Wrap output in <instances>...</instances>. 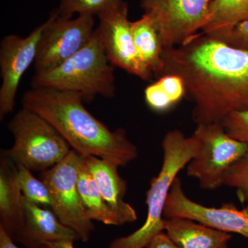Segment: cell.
I'll use <instances>...</instances> for the list:
<instances>
[{
  "label": "cell",
  "instance_id": "cell-25",
  "mask_svg": "<svg viewBox=\"0 0 248 248\" xmlns=\"http://www.w3.org/2000/svg\"><path fill=\"white\" fill-rule=\"evenodd\" d=\"M217 40L234 48L248 50V19L239 23L230 32Z\"/></svg>",
  "mask_w": 248,
  "mask_h": 248
},
{
  "label": "cell",
  "instance_id": "cell-13",
  "mask_svg": "<svg viewBox=\"0 0 248 248\" xmlns=\"http://www.w3.org/2000/svg\"><path fill=\"white\" fill-rule=\"evenodd\" d=\"M22 205L24 223L14 241L26 248H48V243L79 240L78 235L64 226L53 211L32 203L24 196Z\"/></svg>",
  "mask_w": 248,
  "mask_h": 248
},
{
  "label": "cell",
  "instance_id": "cell-7",
  "mask_svg": "<svg viewBox=\"0 0 248 248\" xmlns=\"http://www.w3.org/2000/svg\"><path fill=\"white\" fill-rule=\"evenodd\" d=\"M81 163L82 155L72 149L60 163L42 172L40 179L50 192L52 211L64 226L78 235L80 241L87 242L95 228L85 212L78 190Z\"/></svg>",
  "mask_w": 248,
  "mask_h": 248
},
{
  "label": "cell",
  "instance_id": "cell-12",
  "mask_svg": "<svg viewBox=\"0 0 248 248\" xmlns=\"http://www.w3.org/2000/svg\"><path fill=\"white\" fill-rule=\"evenodd\" d=\"M164 218H184L227 233H236L248 239V206L239 209L231 203L220 208L207 207L186 196L182 180L176 178L165 205Z\"/></svg>",
  "mask_w": 248,
  "mask_h": 248
},
{
  "label": "cell",
  "instance_id": "cell-24",
  "mask_svg": "<svg viewBox=\"0 0 248 248\" xmlns=\"http://www.w3.org/2000/svg\"><path fill=\"white\" fill-rule=\"evenodd\" d=\"M221 124L231 138L248 146V109L233 111Z\"/></svg>",
  "mask_w": 248,
  "mask_h": 248
},
{
  "label": "cell",
  "instance_id": "cell-17",
  "mask_svg": "<svg viewBox=\"0 0 248 248\" xmlns=\"http://www.w3.org/2000/svg\"><path fill=\"white\" fill-rule=\"evenodd\" d=\"M132 35L139 58L157 79L162 71L164 46L157 29L146 15L131 22Z\"/></svg>",
  "mask_w": 248,
  "mask_h": 248
},
{
  "label": "cell",
  "instance_id": "cell-28",
  "mask_svg": "<svg viewBox=\"0 0 248 248\" xmlns=\"http://www.w3.org/2000/svg\"><path fill=\"white\" fill-rule=\"evenodd\" d=\"M73 244V241H60L48 243L46 246L48 248H76Z\"/></svg>",
  "mask_w": 248,
  "mask_h": 248
},
{
  "label": "cell",
  "instance_id": "cell-8",
  "mask_svg": "<svg viewBox=\"0 0 248 248\" xmlns=\"http://www.w3.org/2000/svg\"><path fill=\"white\" fill-rule=\"evenodd\" d=\"M211 0H141L144 15L157 29L164 49L184 45L208 22Z\"/></svg>",
  "mask_w": 248,
  "mask_h": 248
},
{
  "label": "cell",
  "instance_id": "cell-3",
  "mask_svg": "<svg viewBox=\"0 0 248 248\" xmlns=\"http://www.w3.org/2000/svg\"><path fill=\"white\" fill-rule=\"evenodd\" d=\"M161 147V170L147 192L146 221L132 234L114 239L108 248H146L156 235L165 232L164 211L171 187L178 174L198 153L200 143L193 135L187 137L172 130L165 135Z\"/></svg>",
  "mask_w": 248,
  "mask_h": 248
},
{
  "label": "cell",
  "instance_id": "cell-19",
  "mask_svg": "<svg viewBox=\"0 0 248 248\" xmlns=\"http://www.w3.org/2000/svg\"><path fill=\"white\" fill-rule=\"evenodd\" d=\"M78 190L87 216L108 226H120L115 214L108 206L83 160L78 180Z\"/></svg>",
  "mask_w": 248,
  "mask_h": 248
},
{
  "label": "cell",
  "instance_id": "cell-2",
  "mask_svg": "<svg viewBox=\"0 0 248 248\" xmlns=\"http://www.w3.org/2000/svg\"><path fill=\"white\" fill-rule=\"evenodd\" d=\"M76 93L31 88L24 93L23 107L33 111L52 124L72 149L82 156L108 160L120 167L138 156V148L123 128L112 131L84 106Z\"/></svg>",
  "mask_w": 248,
  "mask_h": 248
},
{
  "label": "cell",
  "instance_id": "cell-11",
  "mask_svg": "<svg viewBox=\"0 0 248 248\" xmlns=\"http://www.w3.org/2000/svg\"><path fill=\"white\" fill-rule=\"evenodd\" d=\"M46 21L27 37L6 36L0 45V120L14 110L18 88L24 73L35 63Z\"/></svg>",
  "mask_w": 248,
  "mask_h": 248
},
{
  "label": "cell",
  "instance_id": "cell-20",
  "mask_svg": "<svg viewBox=\"0 0 248 248\" xmlns=\"http://www.w3.org/2000/svg\"><path fill=\"white\" fill-rule=\"evenodd\" d=\"M144 95L150 108L155 112H164L186 97L185 85L177 75H165L147 86Z\"/></svg>",
  "mask_w": 248,
  "mask_h": 248
},
{
  "label": "cell",
  "instance_id": "cell-9",
  "mask_svg": "<svg viewBox=\"0 0 248 248\" xmlns=\"http://www.w3.org/2000/svg\"><path fill=\"white\" fill-rule=\"evenodd\" d=\"M94 16L59 17L55 11L46 20L36 57L35 73L50 71L72 58L89 44L94 35Z\"/></svg>",
  "mask_w": 248,
  "mask_h": 248
},
{
  "label": "cell",
  "instance_id": "cell-22",
  "mask_svg": "<svg viewBox=\"0 0 248 248\" xmlns=\"http://www.w3.org/2000/svg\"><path fill=\"white\" fill-rule=\"evenodd\" d=\"M120 0H61L54 10L59 17L72 18L74 15L99 16Z\"/></svg>",
  "mask_w": 248,
  "mask_h": 248
},
{
  "label": "cell",
  "instance_id": "cell-1",
  "mask_svg": "<svg viewBox=\"0 0 248 248\" xmlns=\"http://www.w3.org/2000/svg\"><path fill=\"white\" fill-rule=\"evenodd\" d=\"M162 60L158 78H182L197 125L221 123L233 111L248 109V50L199 32L184 45L164 49Z\"/></svg>",
  "mask_w": 248,
  "mask_h": 248
},
{
  "label": "cell",
  "instance_id": "cell-23",
  "mask_svg": "<svg viewBox=\"0 0 248 248\" xmlns=\"http://www.w3.org/2000/svg\"><path fill=\"white\" fill-rule=\"evenodd\" d=\"M224 186L236 189L241 203L248 202V152L227 171Z\"/></svg>",
  "mask_w": 248,
  "mask_h": 248
},
{
  "label": "cell",
  "instance_id": "cell-16",
  "mask_svg": "<svg viewBox=\"0 0 248 248\" xmlns=\"http://www.w3.org/2000/svg\"><path fill=\"white\" fill-rule=\"evenodd\" d=\"M164 231L179 248H228L232 239L230 233L188 218H165Z\"/></svg>",
  "mask_w": 248,
  "mask_h": 248
},
{
  "label": "cell",
  "instance_id": "cell-15",
  "mask_svg": "<svg viewBox=\"0 0 248 248\" xmlns=\"http://www.w3.org/2000/svg\"><path fill=\"white\" fill-rule=\"evenodd\" d=\"M22 196L17 166L2 153L0 161V227L13 239L24 223Z\"/></svg>",
  "mask_w": 248,
  "mask_h": 248
},
{
  "label": "cell",
  "instance_id": "cell-21",
  "mask_svg": "<svg viewBox=\"0 0 248 248\" xmlns=\"http://www.w3.org/2000/svg\"><path fill=\"white\" fill-rule=\"evenodd\" d=\"M16 166L18 183L22 195L40 206L51 208V197L45 183L41 179H37L31 170L21 165H16Z\"/></svg>",
  "mask_w": 248,
  "mask_h": 248
},
{
  "label": "cell",
  "instance_id": "cell-26",
  "mask_svg": "<svg viewBox=\"0 0 248 248\" xmlns=\"http://www.w3.org/2000/svg\"><path fill=\"white\" fill-rule=\"evenodd\" d=\"M146 248H179L165 232L160 233L152 240Z\"/></svg>",
  "mask_w": 248,
  "mask_h": 248
},
{
  "label": "cell",
  "instance_id": "cell-27",
  "mask_svg": "<svg viewBox=\"0 0 248 248\" xmlns=\"http://www.w3.org/2000/svg\"><path fill=\"white\" fill-rule=\"evenodd\" d=\"M0 248H19L15 244L14 240L0 227Z\"/></svg>",
  "mask_w": 248,
  "mask_h": 248
},
{
  "label": "cell",
  "instance_id": "cell-4",
  "mask_svg": "<svg viewBox=\"0 0 248 248\" xmlns=\"http://www.w3.org/2000/svg\"><path fill=\"white\" fill-rule=\"evenodd\" d=\"M31 87L76 93L84 102L97 95L115 97V66L111 64L96 31L87 45L60 66L35 73Z\"/></svg>",
  "mask_w": 248,
  "mask_h": 248
},
{
  "label": "cell",
  "instance_id": "cell-10",
  "mask_svg": "<svg viewBox=\"0 0 248 248\" xmlns=\"http://www.w3.org/2000/svg\"><path fill=\"white\" fill-rule=\"evenodd\" d=\"M128 16V4L120 0L97 16L99 24L96 33L111 64L149 81L154 76L139 58Z\"/></svg>",
  "mask_w": 248,
  "mask_h": 248
},
{
  "label": "cell",
  "instance_id": "cell-18",
  "mask_svg": "<svg viewBox=\"0 0 248 248\" xmlns=\"http://www.w3.org/2000/svg\"><path fill=\"white\" fill-rule=\"evenodd\" d=\"M248 19V0H211L208 22L202 33L220 39Z\"/></svg>",
  "mask_w": 248,
  "mask_h": 248
},
{
  "label": "cell",
  "instance_id": "cell-6",
  "mask_svg": "<svg viewBox=\"0 0 248 248\" xmlns=\"http://www.w3.org/2000/svg\"><path fill=\"white\" fill-rule=\"evenodd\" d=\"M193 135L200 147L187 165V174L204 190H217L224 186L227 171L248 153V146L231 138L221 123L197 124Z\"/></svg>",
  "mask_w": 248,
  "mask_h": 248
},
{
  "label": "cell",
  "instance_id": "cell-14",
  "mask_svg": "<svg viewBox=\"0 0 248 248\" xmlns=\"http://www.w3.org/2000/svg\"><path fill=\"white\" fill-rule=\"evenodd\" d=\"M83 160L120 226L136 221V210L124 201L127 183L119 174L120 166L108 160L90 155L83 156Z\"/></svg>",
  "mask_w": 248,
  "mask_h": 248
},
{
  "label": "cell",
  "instance_id": "cell-5",
  "mask_svg": "<svg viewBox=\"0 0 248 248\" xmlns=\"http://www.w3.org/2000/svg\"><path fill=\"white\" fill-rule=\"evenodd\" d=\"M8 129L14 135V143L2 153L16 165L31 171L43 172L51 169L72 150L51 124L26 108L10 121Z\"/></svg>",
  "mask_w": 248,
  "mask_h": 248
}]
</instances>
